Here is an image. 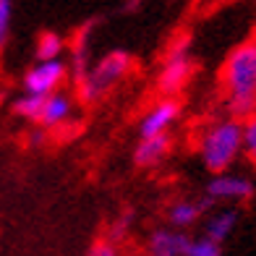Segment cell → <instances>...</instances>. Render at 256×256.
<instances>
[{"instance_id":"obj_1","label":"cell","mask_w":256,"mask_h":256,"mask_svg":"<svg viewBox=\"0 0 256 256\" xmlns=\"http://www.w3.org/2000/svg\"><path fill=\"white\" fill-rule=\"evenodd\" d=\"M222 89L230 118L246 120L256 112V40H246L230 50L222 66Z\"/></svg>"},{"instance_id":"obj_2","label":"cell","mask_w":256,"mask_h":256,"mask_svg":"<svg viewBox=\"0 0 256 256\" xmlns=\"http://www.w3.org/2000/svg\"><path fill=\"white\" fill-rule=\"evenodd\" d=\"M199 154L204 168L214 176L230 170V165L240 157V120L225 118L209 126L199 142Z\"/></svg>"},{"instance_id":"obj_3","label":"cell","mask_w":256,"mask_h":256,"mask_svg":"<svg viewBox=\"0 0 256 256\" xmlns=\"http://www.w3.org/2000/svg\"><path fill=\"white\" fill-rule=\"evenodd\" d=\"M131 71V55L123 52V50H115L110 55H104L102 60L86 71L84 76L74 78L76 84V94L84 104H94L104 92H108L112 84H118V81Z\"/></svg>"},{"instance_id":"obj_4","label":"cell","mask_w":256,"mask_h":256,"mask_svg":"<svg viewBox=\"0 0 256 256\" xmlns=\"http://www.w3.org/2000/svg\"><path fill=\"white\" fill-rule=\"evenodd\" d=\"M194 76V58L188 55V40H180L170 48L162 71L157 78V89L165 97H176Z\"/></svg>"},{"instance_id":"obj_5","label":"cell","mask_w":256,"mask_h":256,"mask_svg":"<svg viewBox=\"0 0 256 256\" xmlns=\"http://www.w3.org/2000/svg\"><path fill=\"white\" fill-rule=\"evenodd\" d=\"M68 78V66L63 60H48V63H37L26 71L24 76V89L26 94H42L48 97L52 92H58V86Z\"/></svg>"},{"instance_id":"obj_6","label":"cell","mask_w":256,"mask_h":256,"mask_svg":"<svg viewBox=\"0 0 256 256\" xmlns=\"http://www.w3.org/2000/svg\"><path fill=\"white\" fill-rule=\"evenodd\" d=\"M254 183L246 176H230V172H220L206 186V196L214 202H246L254 196Z\"/></svg>"},{"instance_id":"obj_7","label":"cell","mask_w":256,"mask_h":256,"mask_svg":"<svg viewBox=\"0 0 256 256\" xmlns=\"http://www.w3.org/2000/svg\"><path fill=\"white\" fill-rule=\"evenodd\" d=\"M180 118V102L176 97H165L162 102H157L152 110L144 115L142 126H138V131H142V138H149V136H160V134H168L172 123Z\"/></svg>"},{"instance_id":"obj_8","label":"cell","mask_w":256,"mask_h":256,"mask_svg":"<svg viewBox=\"0 0 256 256\" xmlns=\"http://www.w3.org/2000/svg\"><path fill=\"white\" fill-rule=\"evenodd\" d=\"M170 149H172L170 134L142 138V142L136 144V149H134V165L136 168H154L170 154Z\"/></svg>"},{"instance_id":"obj_9","label":"cell","mask_w":256,"mask_h":256,"mask_svg":"<svg viewBox=\"0 0 256 256\" xmlns=\"http://www.w3.org/2000/svg\"><path fill=\"white\" fill-rule=\"evenodd\" d=\"M74 112V102L68 94H63V92H52V94L44 97V104H42V112H40V120L44 128H55L66 123L68 118H71Z\"/></svg>"},{"instance_id":"obj_10","label":"cell","mask_w":256,"mask_h":256,"mask_svg":"<svg viewBox=\"0 0 256 256\" xmlns=\"http://www.w3.org/2000/svg\"><path fill=\"white\" fill-rule=\"evenodd\" d=\"M186 232H172V230H154L149 238V254L152 256H183L188 246Z\"/></svg>"},{"instance_id":"obj_11","label":"cell","mask_w":256,"mask_h":256,"mask_svg":"<svg viewBox=\"0 0 256 256\" xmlns=\"http://www.w3.org/2000/svg\"><path fill=\"white\" fill-rule=\"evenodd\" d=\"M212 206H214V199H209V196H202L199 202H178V204L170 206L168 217H170V222L176 225V228H188L204 212H209Z\"/></svg>"},{"instance_id":"obj_12","label":"cell","mask_w":256,"mask_h":256,"mask_svg":"<svg viewBox=\"0 0 256 256\" xmlns=\"http://www.w3.org/2000/svg\"><path fill=\"white\" fill-rule=\"evenodd\" d=\"M236 222H238V212H236V209H225V212L214 214V217L206 222L204 238H209V240H214V243H220V246H222V240L232 232Z\"/></svg>"},{"instance_id":"obj_13","label":"cell","mask_w":256,"mask_h":256,"mask_svg":"<svg viewBox=\"0 0 256 256\" xmlns=\"http://www.w3.org/2000/svg\"><path fill=\"white\" fill-rule=\"evenodd\" d=\"M60 52H63V37L60 34H55V32L40 34V40H37V60L40 63L60 60Z\"/></svg>"},{"instance_id":"obj_14","label":"cell","mask_w":256,"mask_h":256,"mask_svg":"<svg viewBox=\"0 0 256 256\" xmlns=\"http://www.w3.org/2000/svg\"><path fill=\"white\" fill-rule=\"evenodd\" d=\"M240 154H246L251 165H256V112L240 120Z\"/></svg>"},{"instance_id":"obj_15","label":"cell","mask_w":256,"mask_h":256,"mask_svg":"<svg viewBox=\"0 0 256 256\" xmlns=\"http://www.w3.org/2000/svg\"><path fill=\"white\" fill-rule=\"evenodd\" d=\"M42 104H44V97L42 94H24V97L16 100L14 112L21 115V118H26V120H40Z\"/></svg>"},{"instance_id":"obj_16","label":"cell","mask_w":256,"mask_h":256,"mask_svg":"<svg viewBox=\"0 0 256 256\" xmlns=\"http://www.w3.org/2000/svg\"><path fill=\"white\" fill-rule=\"evenodd\" d=\"M183 256H222V246L209 238H196V240L191 238Z\"/></svg>"},{"instance_id":"obj_17","label":"cell","mask_w":256,"mask_h":256,"mask_svg":"<svg viewBox=\"0 0 256 256\" xmlns=\"http://www.w3.org/2000/svg\"><path fill=\"white\" fill-rule=\"evenodd\" d=\"M10 24V0H0V44H6Z\"/></svg>"},{"instance_id":"obj_18","label":"cell","mask_w":256,"mask_h":256,"mask_svg":"<svg viewBox=\"0 0 256 256\" xmlns=\"http://www.w3.org/2000/svg\"><path fill=\"white\" fill-rule=\"evenodd\" d=\"M89 256H118V251H115V243H110V240H97L94 246H92Z\"/></svg>"},{"instance_id":"obj_19","label":"cell","mask_w":256,"mask_h":256,"mask_svg":"<svg viewBox=\"0 0 256 256\" xmlns=\"http://www.w3.org/2000/svg\"><path fill=\"white\" fill-rule=\"evenodd\" d=\"M131 217H134V214H123V217L118 220V225H115V228H112V232H110V243L120 240V238L126 236V228L131 225Z\"/></svg>"}]
</instances>
